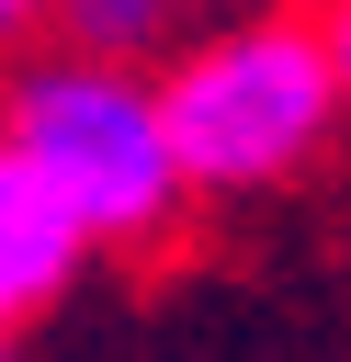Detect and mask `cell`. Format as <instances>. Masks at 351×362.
Wrapping results in <instances>:
<instances>
[{
    "mask_svg": "<svg viewBox=\"0 0 351 362\" xmlns=\"http://www.w3.org/2000/svg\"><path fill=\"white\" fill-rule=\"evenodd\" d=\"M11 158L79 215V238H159L181 215V158H170V124H159V90H136L113 57H45L23 68L11 113H0Z\"/></svg>",
    "mask_w": 351,
    "mask_h": 362,
    "instance_id": "cell-1",
    "label": "cell"
},
{
    "mask_svg": "<svg viewBox=\"0 0 351 362\" xmlns=\"http://www.w3.org/2000/svg\"><path fill=\"white\" fill-rule=\"evenodd\" d=\"M328 113H340V79H328L317 23H226L159 90L170 158L204 192H260V181L306 170L328 147Z\"/></svg>",
    "mask_w": 351,
    "mask_h": 362,
    "instance_id": "cell-2",
    "label": "cell"
},
{
    "mask_svg": "<svg viewBox=\"0 0 351 362\" xmlns=\"http://www.w3.org/2000/svg\"><path fill=\"white\" fill-rule=\"evenodd\" d=\"M79 215L11 158V136H0V328L11 317H34V305H57L68 294V272H79Z\"/></svg>",
    "mask_w": 351,
    "mask_h": 362,
    "instance_id": "cell-3",
    "label": "cell"
},
{
    "mask_svg": "<svg viewBox=\"0 0 351 362\" xmlns=\"http://www.w3.org/2000/svg\"><path fill=\"white\" fill-rule=\"evenodd\" d=\"M45 11L68 23V45H79V57H113V68H125V57H147V45H159V23H170V0H45Z\"/></svg>",
    "mask_w": 351,
    "mask_h": 362,
    "instance_id": "cell-4",
    "label": "cell"
},
{
    "mask_svg": "<svg viewBox=\"0 0 351 362\" xmlns=\"http://www.w3.org/2000/svg\"><path fill=\"white\" fill-rule=\"evenodd\" d=\"M317 45H328V79L351 90V0H328V23H317Z\"/></svg>",
    "mask_w": 351,
    "mask_h": 362,
    "instance_id": "cell-5",
    "label": "cell"
},
{
    "mask_svg": "<svg viewBox=\"0 0 351 362\" xmlns=\"http://www.w3.org/2000/svg\"><path fill=\"white\" fill-rule=\"evenodd\" d=\"M34 11H45V0H0V45H11V34L34 23Z\"/></svg>",
    "mask_w": 351,
    "mask_h": 362,
    "instance_id": "cell-6",
    "label": "cell"
},
{
    "mask_svg": "<svg viewBox=\"0 0 351 362\" xmlns=\"http://www.w3.org/2000/svg\"><path fill=\"white\" fill-rule=\"evenodd\" d=\"M0 362H11V339H0Z\"/></svg>",
    "mask_w": 351,
    "mask_h": 362,
    "instance_id": "cell-7",
    "label": "cell"
}]
</instances>
